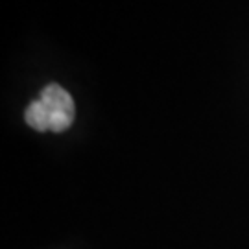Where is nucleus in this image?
Segmentation results:
<instances>
[{
  "label": "nucleus",
  "instance_id": "1",
  "mask_svg": "<svg viewBox=\"0 0 249 249\" xmlns=\"http://www.w3.org/2000/svg\"><path fill=\"white\" fill-rule=\"evenodd\" d=\"M76 116V106L72 96L57 83H48L41 98L28 106L24 118L36 131H67Z\"/></svg>",
  "mask_w": 249,
  "mask_h": 249
}]
</instances>
